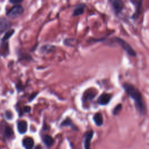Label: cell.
I'll return each mask as SVG.
<instances>
[{
    "label": "cell",
    "instance_id": "ffe728a7",
    "mask_svg": "<svg viewBox=\"0 0 149 149\" xmlns=\"http://www.w3.org/2000/svg\"><path fill=\"white\" fill-rule=\"evenodd\" d=\"M6 117L7 119H11L12 117V114L10 111H7L6 112Z\"/></svg>",
    "mask_w": 149,
    "mask_h": 149
},
{
    "label": "cell",
    "instance_id": "ac0fdd59",
    "mask_svg": "<svg viewBox=\"0 0 149 149\" xmlns=\"http://www.w3.org/2000/svg\"><path fill=\"white\" fill-rule=\"evenodd\" d=\"M121 108H122V104H119L117 106H116L113 110V111H112L113 114L114 115L118 114L119 113V112L120 111V110H121Z\"/></svg>",
    "mask_w": 149,
    "mask_h": 149
},
{
    "label": "cell",
    "instance_id": "9a60e30c",
    "mask_svg": "<svg viewBox=\"0 0 149 149\" xmlns=\"http://www.w3.org/2000/svg\"><path fill=\"white\" fill-rule=\"evenodd\" d=\"M61 126H70L71 128H72L73 129H77V128H76L75 125H74L72 120L69 118H67L66 119H65L61 124Z\"/></svg>",
    "mask_w": 149,
    "mask_h": 149
},
{
    "label": "cell",
    "instance_id": "6da1fadb",
    "mask_svg": "<svg viewBox=\"0 0 149 149\" xmlns=\"http://www.w3.org/2000/svg\"><path fill=\"white\" fill-rule=\"evenodd\" d=\"M123 88L127 95L134 100L135 106L139 112L141 114H144L146 111V108L142 96L139 90L134 86L128 83H125L123 85Z\"/></svg>",
    "mask_w": 149,
    "mask_h": 149
},
{
    "label": "cell",
    "instance_id": "4fadbf2b",
    "mask_svg": "<svg viewBox=\"0 0 149 149\" xmlns=\"http://www.w3.org/2000/svg\"><path fill=\"white\" fill-rule=\"evenodd\" d=\"M43 142L44 143V144L47 146L48 147H50L52 145V144L54 143V139L53 138L50 136V135H44L43 136Z\"/></svg>",
    "mask_w": 149,
    "mask_h": 149
},
{
    "label": "cell",
    "instance_id": "ba28073f",
    "mask_svg": "<svg viewBox=\"0 0 149 149\" xmlns=\"http://www.w3.org/2000/svg\"><path fill=\"white\" fill-rule=\"evenodd\" d=\"M93 131H89L85 136V148L90 149V141L93 135Z\"/></svg>",
    "mask_w": 149,
    "mask_h": 149
},
{
    "label": "cell",
    "instance_id": "2e32d148",
    "mask_svg": "<svg viewBox=\"0 0 149 149\" xmlns=\"http://www.w3.org/2000/svg\"><path fill=\"white\" fill-rule=\"evenodd\" d=\"M5 135L7 138H10L14 135L12 129L10 126H7L5 129Z\"/></svg>",
    "mask_w": 149,
    "mask_h": 149
},
{
    "label": "cell",
    "instance_id": "8992f818",
    "mask_svg": "<svg viewBox=\"0 0 149 149\" xmlns=\"http://www.w3.org/2000/svg\"><path fill=\"white\" fill-rule=\"evenodd\" d=\"M111 100V95L107 93L102 94L97 100V103L101 106L107 105Z\"/></svg>",
    "mask_w": 149,
    "mask_h": 149
},
{
    "label": "cell",
    "instance_id": "52a82bcc",
    "mask_svg": "<svg viewBox=\"0 0 149 149\" xmlns=\"http://www.w3.org/2000/svg\"><path fill=\"white\" fill-rule=\"evenodd\" d=\"M131 3H132L134 6L136 7V10L135 12L133 15V18L134 19L137 18L139 17L140 12V10H141V1H137V0H135V1H131Z\"/></svg>",
    "mask_w": 149,
    "mask_h": 149
},
{
    "label": "cell",
    "instance_id": "3957f363",
    "mask_svg": "<svg viewBox=\"0 0 149 149\" xmlns=\"http://www.w3.org/2000/svg\"><path fill=\"white\" fill-rule=\"evenodd\" d=\"M23 12V8L21 6H15L7 13V15L10 18L15 19L21 16Z\"/></svg>",
    "mask_w": 149,
    "mask_h": 149
},
{
    "label": "cell",
    "instance_id": "44dd1931",
    "mask_svg": "<svg viewBox=\"0 0 149 149\" xmlns=\"http://www.w3.org/2000/svg\"><path fill=\"white\" fill-rule=\"evenodd\" d=\"M22 2V1H21V0H11V1H10V3L13 4H18Z\"/></svg>",
    "mask_w": 149,
    "mask_h": 149
},
{
    "label": "cell",
    "instance_id": "8fae6325",
    "mask_svg": "<svg viewBox=\"0 0 149 149\" xmlns=\"http://www.w3.org/2000/svg\"><path fill=\"white\" fill-rule=\"evenodd\" d=\"M18 130L21 134H23L26 132L28 129L27 122L25 121H21L18 122Z\"/></svg>",
    "mask_w": 149,
    "mask_h": 149
},
{
    "label": "cell",
    "instance_id": "9c48e42d",
    "mask_svg": "<svg viewBox=\"0 0 149 149\" xmlns=\"http://www.w3.org/2000/svg\"><path fill=\"white\" fill-rule=\"evenodd\" d=\"M23 145L26 149H32L34 146V140L30 137H27L23 140Z\"/></svg>",
    "mask_w": 149,
    "mask_h": 149
},
{
    "label": "cell",
    "instance_id": "e0dca14e",
    "mask_svg": "<svg viewBox=\"0 0 149 149\" xmlns=\"http://www.w3.org/2000/svg\"><path fill=\"white\" fill-rule=\"evenodd\" d=\"M14 30H10L9 31H8L6 34L4 35V36L3 37V41H7V40H8L11 36L14 34Z\"/></svg>",
    "mask_w": 149,
    "mask_h": 149
},
{
    "label": "cell",
    "instance_id": "30bf717a",
    "mask_svg": "<svg viewBox=\"0 0 149 149\" xmlns=\"http://www.w3.org/2000/svg\"><path fill=\"white\" fill-rule=\"evenodd\" d=\"M85 7H86V6L84 4H81L78 5L75 8V9L74 10V11L73 12V16L77 17V16L82 15L84 13Z\"/></svg>",
    "mask_w": 149,
    "mask_h": 149
},
{
    "label": "cell",
    "instance_id": "5bb4252c",
    "mask_svg": "<svg viewBox=\"0 0 149 149\" xmlns=\"http://www.w3.org/2000/svg\"><path fill=\"white\" fill-rule=\"evenodd\" d=\"M55 47L54 46H51V45H45L43 46L40 50L44 54H48L50 52H51L55 50Z\"/></svg>",
    "mask_w": 149,
    "mask_h": 149
},
{
    "label": "cell",
    "instance_id": "7a4b0ae2",
    "mask_svg": "<svg viewBox=\"0 0 149 149\" xmlns=\"http://www.w3.org/2000/svg\"><path fill=\"white\" fill-rule=\"evenodd\" d=\"M115 41L118 43L129 55L132 57H136V53L132 46L126 41L119 37H115Z\"/></svg>",
    "mask_w": 149,
    "mask_h": 149
},
{
    "label": "cell",
    "instance_id": "5b68a950",
    "mask_svg": "<svg viewBox=\"0 0 149 149\" xmlns=\"http://www.w3.org/2000/svg\"><path fill=\"white\" fill-rule=\"evenodd\" d=\"M11 26L10 21L5 18H0V34L6 32Z\"/></svg>",
    "mask_w": 149,
    "mask_h": 149
},
{
    "label": "cell",
    "instance_id": "7402d4cb",
    "mask_svg": "<svg viewBox=\"0 0 149 149\" xmlns=\"http://www.w3.org/2000/svg\"><path fill=\"white\" fill-rule=\"evenodd\" d=\"M23 110H24V112H26V113H29V112H30V111H31V108H30V107H29V106H26V107H24Z\"/></svg>",
    "mask_w": 149,
    "mask_h": 149
},
{
    "label": "cell",
    "instance_id": "7c38bea8",
    "mask_svg": "<svg viewBox=\"0 0 149 149\" xmlns=\"http://www.w3.org/2000/svg\"><path fill=\"white\" fill-rule=\"evenodd\" d=\"M93 120L95 122V123L96 124L97 126H100L103 125V116L102 115L99 113L97 112L96 113L93 117Z\"/></svg>",
    "mask_w": 149,
    "mask_h": 149
},
{
    "label": "cell",
    "instance_id": "603a6c76",
    "mask_svg": "<svg viewBox=\"0 0 149 149\" xmlns=\"http://www.w3.org/2000/svg\"><path fill=\"white\" fill-rule=\"evenodd\" d=\"M37 95H38V93H33V94L31 95L29 100H30V101H32V100H33V99L36 97V96Z\"/></svg>",
    "mask_w": 149,
    "mask_h": 149
},
{
    "label": "cell",
    "instance_id": "d6986e66",
    "mask_svg": "<svg viewBox=\"0 0 149 149\" xmlns=\"http://www.w3.org/2000/svg\"><path fill=\"white\" fill-rule=\"evenodd\" d=\"M96 93H89V94L88 93H86L85 95V100H92L93 99H94V97L96 96Z\"/></svg>",
    "mask_w": 149,
    "mask_h": 149
},
{
    "label": "cell",
    "instance_id": "277c9868",
    "mask_svg": "<svg viewBox=\"0 0 149 149\" xmlns=\"http://www.w3.org/2000/svg\"><path fill=\"white\" fill-rule=\"evenodd\" d=\"M110 3L111 4L114 11L116 14H119L123 10L124 5L123 2L121 0H111V1H110Z\"/></svg>",
    "mask_w": 149,
    "mask_h": 149
},
{
    "label": "cell",
    "instance_id": "cb8c5ba5",
    "mask_svg": "<svg viewBox=\"0 0 149 149\" xmlns=\"http://www.w3.org/2000/svg\"><path fill=\"white\" fill-rule=\"evenodd\" d=\"M35 149H42V148H41V146H40V145H39V146H37L36 147V148H35Z\"/></svg>",
    "mask_w": 149,
    "mask_h": 149
}]
</instances>
